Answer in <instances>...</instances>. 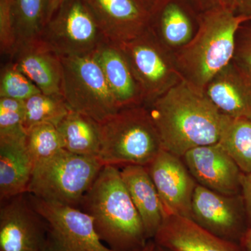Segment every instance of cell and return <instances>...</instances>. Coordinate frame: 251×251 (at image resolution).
Instances as JSON below:
<instances>
[{
  "instance_id": "22",
  "label": "cell",
  "mask_w": 251,
  "mask_h": 251,
  "mask_svg": "<svg viewBox=\"0 0 251 251\" xmlns=\"http://www.w3.org/2000/svg\"><path fill=\"white\" fill-rule=\"evenodd\" d=\"M56 127L62 137L64 150L98 158L101 145L99 122L72 110Z\"/></svg>"
},
{
  "instance_id": "29",
  "label": "cell",
  "mask_w": 251,
  "mask_h": 251,
  "mask_svg": "<svg viewBox=\"0 0 251 251\" xmlns=\"http://www.w3.org/2000/svg\"><path fill=\"white\" fill-rule=\"evenodd\" d=\"M17 34L11 0H0V50L11 58L17 49Z\"/></svg>"
},
{
  "instance_id": "15",
  "label": "cell",
  "mask_w": 251,
  "mask_h": 251,
  "mask_svg": "<svg viewBox=\"0 0 251 251\" xmlns=\"http://www.w3.org/2000/svg\"><path fill=\"white\" fill-rule=\"evenodd\" d=\"M105 39L120 44L149 29L150 9L137 0H83Z\"/></svg>"
},
{
  "instance_id": "14",
  "label": "cell",
  "mask_w": 251,
  "mask_h": 251,
  "mask_svg": "<svg viewBox=\"0 0 251 251\" xmlns=\"http://www.w3.org/2000/svg\"><path fill=\"white\" fill-rule=\"evenodd\" d=\"M150 13L149 29L176 53L196 35L202 12L190 0H155Z\"/></svg>"
},
{
  "instance_id": "25",
  "label": "cell",
  "mask_w": 251,
  "mask_h": 251,
  "mask_svg": "<svg viewBox=\"0 0 251 251\" xmlns=\"http://www.w3.org/2000/svg\"><path fill=\"white\" fill-rule=\"evenodd\" d=\"M23 127L26 133L35 126L50 124L57 126L72 111L63 96L36 94L24 100Z\"/></svg>"
},
{
  "instance_id": "35",
  "label": "cell",
  "mask_w": 251,
  "mask_h": 251,
  "mask_svg": "<svg viewBox=\"0 0 251 251\" xmlns=\"http://www.w3.org/2000/svg\"><path fill=\"white\" fill-rule=\"evenodd\" d=\"M64 0H50L49 20L52 17V15L59 9V6L64 2Z\"/></svg>"
},
{
  "instance_id": "18",
  "label": "cell",
  "mask_w": 251,
  "mask_h": 251,
  "mask_svg": "<svg viewBox=\"0 0 251 251\" xmlns=\"http://www.w3.org/2000/svg\"><path fill=\"white\" fill-rule=\"evenodd\" d=\"M203 93L223 115L251 119V75L234 61L208 82Z\"/></svg>"
},
{
  "instance_id": "32",
  "label": "cell",
  "mask_w": 251,
  "mask_h": 251,
  "mask_svg": "<svg viewBox=\"0 0 251 251\" xmlns=\"http://www.w3.org/2000/svg\"><path fill=\"white\" fill-rule=\"evenodd\" d=\"M232 10L238 16L251 21V0H234Z\"/></svg>"
},
{
  "instance_id": "38",
  "label": "cell",
  "mask_w": 251,
  "mask_h": 251,
  "mask_svg": "<svg viewBox=\"0 0 251 251\" xmlns=\"http://www.w3.org/2000/svg\"><path fill=\"white\" fill-rule=\"evenodd\" d=\"M137 1H139L142 4H143L144 6H146L150 10V8L152 6L155 0H137Z\"/></svg>"
},
{
  "instance_id": "3",
  "label": "cell",
  "mask_w": 251,
  "mask_h": 251,
  "mask_svg": "<svg viewBox=\"0 0 251 251\" xmlns=\"http://www.w3.org/2000/svg\"><path fill=\"white\" fill-rule=\"evenodd\" d=\"M248 21L221 4L201 13L196 35L175 53L183 80L203 92L208 82L232 62L236 33Z\"/></svg>"
},
{
  "instance_id": "24",
  "label": "cell",
  "mask_w": 251,
  "mask_h": 251,
  "mask_svg": "<svg viewBox=\"0 0 251 251\" xmlns=\"http://www.w3.org/2000/svg\"><path fill=\"white\" fill-rule=\"evenodd\" d=\"M11 1L17 34L18 49V46L40 39L49 20L50 0H11Z\"/></svg>"
},
{
  "instance_id": "5",
  "label": "cell",
  "mask_w": 251,
  "mask_h": 251,
  "mask_svg": "<svg viewBox=\"0 0 251 251\" xmlns=\"http://www.w3.org/2000/svg\"><path fill=\"white\" fill-rule=\"evenodd\" d=\"M103 165L98 158L61 150L34 167L30 196L78 208Z\"/></svg>"
},
{
  "instance_id": "31",
  "label": "cell",
  "mask_w": 251,
  "mask_h": 251,
  "mask_svg": "<svg viewBox=\"0 0 251 251\" xmlns=\"http://www.w3.org/2000/svg\"><path fill=\"white\" fill-rule=\"evenodd\" d=\"M241 195L247 211L248 225L251 226V173H242L241 176Z\"/></svg>"
},
{
  "instance_id": "4",
  "label": "cell",
  "mask_w": 251,
  "mask_h": 251,
  "mask_svg": "<svg viewBox=\"0 0 251 251\" xmlns=\"http://www.w3.org/2000/svg\"><path fill=\"white\" fill-rule=\"evenodd\" d=\"M99 124L101 145L98 159L103 166L148 167L163 150L146 105L120 109Z\"/></svg>"
},
{
  "instance_id": "19",
  "label": "cell",
  "mask_w": 251,
  "mask_h": 251,
  "mask_svg": "<svg viewBox=\"0 0 251 251\" xmlns=\"http://www.w3.org/2000/svg\"><path fill=\"white\" fill-rule=\"evenodd\" d=\"M9 59L42 93L63 96L62 58L41 39L18 46Z\"/></svg>"
},
{
  "instance_id": "26",
  "label": "cell",
  "mask_w": 251,
  "mask_h": 251,
  "mask_svg": "<svg viewBox=\"0 0 251 251\" xmlns=\"http://www.w3.org/2000/svg\"><path fill=\"white\" fill-rule=\"evenodd\" d=\"M25 144L34 167L64 150L62 138L57 127L50 124L35 126L28 130Z\"/></svg>"
},
{
  "instance_id": "8",
  "label": "cell",
  "mask_w": 251,
  "mask_h": 251,
  "mask_svg": "<svg viewBox=\"0 0 251 251\" xmlns=\"http://www.w3.org/2000/svg\"><path fill=\"white\" fill-rule=\"evenodd\" d=\"M39 39L63 57L94 53L105 38L83 0H64Z\"/></svg>"
},
{
  "instance_id": "16",
  "label": "cell",
  "mask_w": 251,
  "mask_h": 251,
  "mask_svg": "<svg viewBox=\"0 0 251 251\" xmlns=\"http://www.w3.org/2000/svg\"><path fill=\"white\" fill-rule=\"evenodd\" d=\"M153 240L171 251H244L240 244L218 237L181 216H166Z\"/></svg>"
},
{
  "instance_id": "33",
  "label": "cell",
  "mask_w": 251,
  "mask_h": 251,
  "mask_svg": "<svg viewBox=\"0 0 251 251\" xmlns=\"http://www.w3.org/2000/svg\"><path fill=\"white\" fill-rule=\"evenodd\" d=\"M201 12L214 7L219 4V0H190Z\"/></svg>"
},
{
  "instance_id": "10",
  "label": "cell",
  "mask_w": 251,
  "mask_h": 251,
  "mask_svg": "<svg viewBox=\"0 0 251 251\" xmlns=\"http://www.w3.org/2000/svg\"><path fill=\"white\" fill-rule=\"evenodd\" d=\"M191 219L218 237L238 244L249 228L242 195L222 194L199 184L193 195Z\"/></svg>"
},
{
  "instance_id": "21",
  "label": "cell",
  "mask_w": 251,
  "mask_h": 251,
  "mask_svg": "<svg viewBox=\"0 0 251 251\" xmlns=\"http://www.w3.org/2000/svg\"><path fill=\"white\" fill-rule=\"evenodd\" d=\"M25 138L0 140L1 202L27 193L34 166Z\"/></svg>"
},
{
  "instance_id": "28",
  "label": "cell",
  "mask_w": 251,
  "mask_h": 251,
  "mask_svg": "<svg viewBox=\"0 0 251 251\" xmlns=\"http://www.w3.org/2000/svg\"><path fill=\"white\" fill-rule=\"evenodd\" d=\"M24 101L0 98V140L21 139L26 137L23 127Z\"/></svg>"
},
{
  "instance_id": "27",
  "label": "cell",
  "mask_w": 251,
  "mask_h": 251,
  "mask_svg": "<svg viewBox=\"0 0 251 251\" xmlns=\"http://www.w3.org/2000/svg\"><path fill=\"white\" fill-rule=\"evenodd\" d=\"M41 91L16 65L10 61L1 68L0 75V98L24 100Z\"/></svg>"
},
{
  "instance_id": "9",
  "label": "cell",
  "mask_w": 251,
  "mask_h": 251,
  "mask_svg": "<svg viewBox=\"0 0 251 251\" xmlns=\"http://www.w3.org/2000/svg\"><path fill=\"white\" fill-rule=\"evenodd\" d=\"M29 201L48 225L49 248L51 251H115L100 240L93 219L85 211L30 195Z\"/></svg>"
},
{
  "instance_id": "6",
  "label": "cell",
  "mask_w": 251,
  "mask_h": 251,
  "mask_svg": "<svg viewBox=\"0 0 251 251\" xmlns=\"http://www.w3.org/2000/svg\"><path fill=\"white\" fill-rule=\"evenodd\" d=\"M61 58L62 95L72 110L101 122L120 110L93 53Z\"/></svg>"
},
{
  "instance_id": "2",
  "label": "cell",
  "mask_w": 251,
  "mask_h": 251,
  "mask_svg": "<svg viewBox=\"0 0 251 251\" xmlns=\"http://www.w3.org/2000/svg\"><path fill=\"white\" fill-rule=\"evenodd\" d=\"M80 206L112 250L141 251L150 241L118 167L103 166Z\"/></svg>"
},
{
  "instance_id": "13",
  "label": "cell",
  "mask_w": 251,
  "mask_h": 251,
  "mask_svg": "<svg viewBox=\"0 0 251 251\" xmlns=\"http://www.w3.org/2000/svg\"><path fill=\"white\" fill-rule=\"evenodd\" d=\"M182 160L198 184L222 194H241L242 172L219 143L193 148Z\"/></svg>"
},
{
  "instance_id": "12",
  "label": "cell",
  "mask_w": 251,
  "mask_h": 251,
  "mask_svg": "<svg viewBox=\"0 0 251 251\" xmlns=\"http://www.w3.org/2000/svg\"><path fill=\"white\" fill-rule=\"evenodd\" d=\"M166 216L191 218V206L198 183L182 158L162 150L148 167Z\"/></svg>"
},
{
  "instance_id": "37",
  "label": "cell",
  "mask_w": 251,
  "mask_h": 251,
  "mask_svg": "<svg viewBox=\"0 0 251 251\" xmlns=\"http://www.w3.org/2000/svg\"><path fill=\"white\" fill-rule=\"evenodd\" d=\"M219 4L224 5L225 6L230 8L232 9L234 0H219Z\"/></svg>"
},
{
  "instance_id": "30",
  "label": "cell",
  "mask_w": 251,
  "mask_h": 251,
  "mask_svg": "<svg viewBox=\"0 0 251 251\" xmlns=\"http://www.w3.org/2000/svg\"><path fill=\"white\" fill-rule=\"evenodd\" d=\"M232 61L251 75V21L243 23L236 33Z\"/></svg>"
},
{
  "instance_id": "34",
  "label": "cell",
  "mask_w": 251,
  "mask_h": 251,
  "mask_svg": "<svg viewBox=\"0 0 251 251\" xmlns=\"http://www.w3.org/2000/svg\"><path fill=\"white\" fill-rule=\"evenodd\" d=\"M239 244L244 251H251V226L248 228Z\"/></svg>"
},
{
  "instance_id": "39",
  "label": "cell",
  "mask_w": 251,
  "mask_h": 251,
  "mask_svg": "<svg viewBox=\"0 0 251 251\" xmlns=\"http://www.w3.org/2000/svg\"><path fill=\"white\" fill-rule=\"evenodd\" d=\"M153 251H171L168 250V249H165V248L160 247V246L157 245V244H155L154 249H153Z\"/></svg>"
},
{
  "instance_id": "1",
  "label": "cell",
  "mask_w": 251,
  "mask_h": 251,
  "mask_svg": "<svg viewBox=\"0 0 251 251\" xmlns=\"http://www.w3.org/2000/svg\"><path fill=\"white\" fill-rule=\"evenodd\" d=\"M148 107L163 150L182 158L193 148L219 143L224 115L185 81Z\"/></svg>"
},
{
  "instance_id": "40",
  "label": "cell",
  "mask_w": 251,
  "mask_h": 251,
  "mask_svg": "<svg viewBox=\"0 0 251 251\" xmlns=\"http://www.w3.org/2000/svg\"><path fill=\"white\" fill-rule=\"evenodd\" d=\"M46 251H51L50 249L49 248V249H48V250Z\"/></svg>"
},
{
  "instance_id": "23",
  "label": "cell",
  "mask_w": 251,
  "mask_h": 251,
  "mask_svg": "<svg viewBox=\"0 0 251 251\" xmlns=\"http://www.w3.org/2000/svg\"><path fill=\"white\" fill-rule=\"evenodd\" d=\"M219 143L242 173H251V118L224 115Z\"/></svg>"
},
{
  "instance_id": "17",
  "label": "cell",
  "mask_w": 251,
  "mask_h": 251,
  "mask_svg": "<svg viewBox=\"0 0 251 251\" xmlns=\"http://www.w3.org/2000/svg\"><path fill=\"white\" fill-rule=\"evenodd\" d=\"M93 54L119 109L145 105L143 90L119 44L105 39Z\"/></svg>"
},
{
  "instance_id": "11",
  "label": "cell",
  "mask_w": 251,
  "mask_h": 251,
  "mask_svg": "<svg viewBox=\"0 0 251 251\" xmlns=\"http://www.w3.org/2000/svg\"><path fill=\"white\" fill-rule=\"evenodd\" d=\"M25 194L1 202L0 251H46L49 249L48 225Z\"/></svg>"
},
{
  "instance_id": "36",
  "label": "cell",
  "mask_w": 251,
  "mask_h": 251,
  "mask_svg": "<svg viewBox=\"0 0 251 251\" xmlns=\"http://www.w3.org/2000/svg\"><path fill=\"white\" fill-rule=\"evenodd\" d=\"M154 247L155 242H153V239H151V240L149 241L147 245L141 251H153Z\"/></svg>"
},
{
  "instance_id": "7",
  "label": "cell",
  "mask_w": 251,
  "mask_h": 251,
  "mask_svg": "<svg viewBox=\"0 0 251 251\" xmlns=\"http://www.w3.org/2000/svg\"><path fill=\"white\" fill-rule=\"evenodd\" d=\"M119 45L139 82L146 106L182 82L175 53L166 49L150 29Z\"/></svg>"
},
{
  "instance_id": "20",
  "label": "cell",
  "mask_w": 251,
  "mask_h": 251,
  "mask_svg": "<svg viewBox=\"0 0 251 251\" xmlns=\"http://www.w3.org/2000/svg\"><path fill=\"white\" fill-rule=\"evenodd\" d=\"M122 179L143 221L147 235L153 239L165 217L164 209L147 167L120 168Z\"/></svg>"
}]
</instances>
